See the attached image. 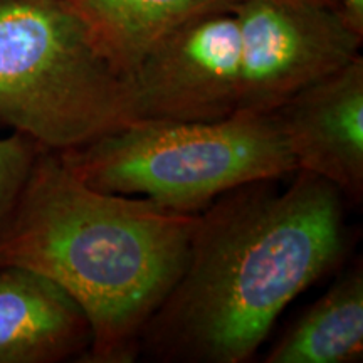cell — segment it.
Returning a JSON list of instances; mask_svg holds the SVG:
<instances>
[{"instance_id": "cell-1", "label": "cell", "mask_w": 363, "mask_h": 363, "mask_svg": "<svg viewBox=\"0 0 363 363\" xmlns=\"http://www.w3.org/2000/svg\"><path fill=\"white\" fill-rule=\"evenodd\" d=\"M246 184L199 214L187 262L142 331L138 353L182 363L252 360L281 313L347 251L343 195L296 170Z\"/></svg>"}, {"instance_id": "cell-2", "label": "cell", "mask_w": 363, "mask_h": 363, "mask_svg": "<svg viewBox=\"0 0 363 363\" xmlns=\"http://www.w3.org/2000/svg\"><path fill=\"white\" fill-rule=\"evenodd\" d=\"M197 220L91 189L40 148L0 239V266L39 272L79 303L93 328L83 362L126 363L184 271Z\"/></svg>"}, {"instance_id": "cell-3", "label": "cell", "mask_w": 363, "mask_h": 363, "mask_svg": "<svg viewBox=\"0 0 363 363\" xmlns=\"http://www.w3.org/2000/svg\"><path fill=\"white\" fill-rule=\"evenodd\" d=\"M57 155L91 189L182 214H201L230 190L298 170L274 113L238 111L206 123L135 121Z\"/></svg>"}, {"instance_id": "cell-4", "label": "cell", "mask_w": 363, "mask_h": 363, "mask_svg": "<svg viewBox=\"0 0 363 363\" xmlns=\"http://www.w3.org/2000/svg\"><path fill=\"white\" fill-rule=\"evenodd\" d=\"M128 125L123 74L66 0H0V126L67 152Z\"/></svg>"}, {"instance_id": "cell-5", "label": "cell", "mask_w": 363, "mask_h": 363, "mask_svg": "<svg viewBox=\"0 0 363 363\" xmlns=\"http://www.w3.org/2000/svg\"><path fill=\"white\" fill-rule=\"evenodd\" d=\"M235 2L182 22L123 74L128 123H206L239 111L240 39Z\"/></svg>"}, {"instance_id": "cell-6", "label": "cell", "mask_w": 363, "mask_h": 363, "mask_svg": "<svg viewBox=\"0 0 363 363\" xmlns=\"http://www.w3.org/2000/svg\"><path fill=\"white\" fill-rule=\"evenodd\" d=\"M239 111L272 113L360 56L363 35L335 9L281 0H238Z\"/></svg>"}, {"instance_id": "cell-7", "label": "cell", "mask_w": 363, "mask_h": 363, "mask_svg": "<svg viewBox=\"0 0 363 363\" xmlns=\"http://www.w3.org/2000/svg\"><path fill=\"white\" fill-rule=\"evenodd\" d=\"M298 170L333 184L343 197L363 195V59L316 81L276 111Z\"/></svg>"}, {"instance_id": "cell-8", "label": "cell", "mask_w": 363, "mask_h": 363, "mask_svg": "<svg viewBox=\"0 0 363 363\" xmlns=\"http://www.w3.org/2000/svg\"><path fill=\"white\" fill-rule=\"evenodd\" d=\"M91 343L88 316L66 289L27 267L0 266V363L84 358Z\"/></svg>"}, {"instance_id": "cell-9", "label": "cell", "mask_w": 363, "mask_h": 363, "mask_svg": "<svg viewBox=\"0 0 363 363\" xmlns=\"http://www.w3.org/2000/svg\"><path fill=\"white\" fill-rule=\"evenodd\" d=\"M363 357L362 266L340 278L264 358L266 363H350Z\"/></svg>"}, {"instance_id": "cell-10", "label": "cell", "mask_w": 363, "mask_h": 363, "mask_svg": "<svg viewBox=\"0 0 363 363\" xmlns=\"http://www.w3.org/2000/svg\"><path fill=\"white\" fill-rule=\"evenodd\" d=\"M126 74L163 35L190 17L235 0H66Z\"/></svg>"}, {"instance_id": "cell-11", "label": "cell", "mask_w": 363, "mask_h": 363, "mask_svg": "<svg viewBox=\"0 0 363 363\" xmlns=\"http://www.w3.org/2000/svg\"><path fill=\"white\" fill-rule=\"evenodd\" d=\"M40 147L19 133L0 138V239L6 233Z\"/></svg>"}, {"instance_id": "cell-12", "label": "cell", "mask_w": 363, "mask_h": 363, "mask_svg": "<svg viewBox=\"0 0 363 363\" xmlns=\"http://www.w3.org/2000/svg\"><path fill=\"white\" fill-rule=\"evenodd\" d=\"M340 13L357 34L363 35V0H340Z\"/></svg>"}, {"instance_id": "cell-13", "label": "cell", "mask_w": 363, "mask_h": 363, "mask_svg": "<svg viewBox=\"0 0 363 363\" xmlns=\"http://www.w3.org/2000/svg\"><path fill=\"white\" fill-rule=\"evenodd\" d=\"M281 2H291V4H310V6L330 7L340 12V0H281Z\"/></svg>"}]
</instances>
